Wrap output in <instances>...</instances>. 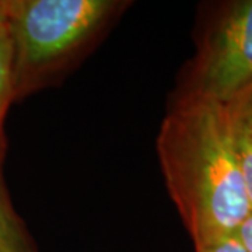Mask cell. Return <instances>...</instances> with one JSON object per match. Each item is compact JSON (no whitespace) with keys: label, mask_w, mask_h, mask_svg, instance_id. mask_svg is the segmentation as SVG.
I'll return each instance as SVG.
<instances>
[{"label":"cell","mask_w":252,"mask_h":252,"mask_svg":"<svg viewBox=\"0 0 252 252\" xmlns=\"http://www.w3.org/2000/svg\"><path fill=\"white\" fill-rule=\"evenodd\" d=\"M156 147L165 188L193 245L237 234L251 207L224 107L206 99L171 98Z\"/></svg>","instance_id":"6da1fadb"},{"label":"cell","mask_w":252,"mask_h":252,"mask_svg":"<svg viewBox=\"0 0 252 252\" xmlns=\"http://www.w3.org/2000/svg\"><path fill=\"white\" fill-rule=\"evenodd\" d=\"M129 6L125 0H7L14 101L61 83Z\"/></svg>","instance_id":"7a4b0ae2"},{"label":"cell","mask_w":252,"mask_h":252,"mask_svg":"<svg viewBox=\"0 0 252 252\" xmlns=\"http://www.w3.org/2000/svg\"><path fill=\"white\" fill-rule=\"evenodd\" d=\"M252 89V0L210 3L195 30V51L171 98L227 104Z\"/></svg>","instance_id":"3957f363"},{"label":"cell","mask_w":252,"mask_h":252,"mask_svg":"<svg viewBox=\"0 0 252 252\" xmlns=\"http://www.w3.org/2000/svg\"><path fill=\"white\" fill-rule=\"evenodd\" d=\"M235 161L252 212V89L221 104Z\"/></svg>","instance_id":"277c9868"},{"label":"cell","mask_w":252,"mask_h":252,"mask_svg":"<svg viewBox=\"0 0 252 252\" xmlns=\"http://www.w3.org/2000/svg\"><path fill=\"white\" fill-rule=\"evenodd\" d=\"M0 252H39L35 240L18 216L0 168Z\"/></svg>","instance_id":"5b68a950"},{"label":"cell","mask_w":252,"mask_h":252,"mask_svg":"<svg viewBox=\"0 0 252 252\" xmlns=\"http://www.w3.org/2000/svg\"><path fill=\"white\" fill-rule=\"evenodd\" d=\"M14 102L13 80H11V51L6 28L0 32V168L6 158L7 140L4 122L10 105Z\"/></svg>","instance_id":"8992f818"},{"label":"cell","mask_w":252,"mask_h":252,"mask_svg":"<svg viewBox=\"0 0 252 252\" xmlns=\"http://www.w3.org/2000/svg\"><path fill=\"white\" fill-rule=\"evenodd\" d=\"M195 252H245V250L240 244L238 238L233 235V237H227L215 243L195 247Z\"/></svg>","instance_id":"52a82bcc"},{"label":"cell","mask_w":252,"mask_h":252,"mask_svg":"<svg viewBox=\"0 0 252 252\" xmlns=\"http://www.w3.org/2000/svg\"><path fill=\"white\" fill-rule=\"evenodd\" d=\"M235 237L238 238L245 252H252V212L240 225Z\"/></svg>","instance_id":"ba28073f"},{"label":"cell","mask_w":252,"mask_h":252,"mask_svg":"<svg viewBox=\"0 0 252 252\" xmlns=\"http://www.w3.org/2000/svg\"><path fill=\"white\" fill-rule=\"evenodd\" d=\"M7 21V0H0V32L6 28Z\"/></svg>","instance_id":"9c48e42d"}]
</instances>
